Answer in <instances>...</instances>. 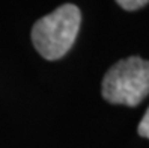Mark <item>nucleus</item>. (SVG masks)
Instances as JSON below:
<instances>
[{
    "instance_id": "obj_3",
    "label": "nucleus",
    "mask_w": 149,
    "mask_h": 148,
    "mask_svg": "<svg viewBox=\"0 0 149 148\" xmlns=\"http://www.w3.org/2000/svg\"><path fill=\"white\" fill-rule=\"evenodd\" d=\"M116 3L125 11H137L149 3V0H116Z\"/></svg>"
},
{
    "instance_id": "obj_4",
    "label": "nucleus",
    "mask_w": 149,
    "mask_h": 148,
    "mask_svg": "<svg viewBox=\"0 0 149 148\" xmlns=\"http://www.w3.org/2000/svg\"><path fill=\"white\" fill-rule=\"evenodd\" d=\"M137 132H139V135L142 136V137L149 139V107L146 110V114L143 115L142 121H140V124L137 127Z\"/></svg>"
},
{
    "instance_id": "obj_1",
    "label": "nucleus",
    "mask_w": 149,
    "mask_h": 148,
    "mask_svg": "<svg viewBox=\"0 0 149 148\" xmlns=\"http://www.w3.org/2000/svg\"><path fill=\"white\" fill-rule=\"evenodd\" d=\"M80 23L81 12L75 5L66 3L59 6L33 24V47L47 60L63 58L75 42Z\"/></svg>"
},
{
    "instance_id": "obj_2",
    "label": "nucleus",
    "mask_w": 149,
    "mask_h": 148,
    "mask_svg": "<svg viewBox=\"0 0 149 148\" xmlns=\"http://www.w3.org/2000/svg\"><path fill=\"white\" fill-rule=\"evenodd\" d=\"M101 92L110 104H140L149 94V60L139 56L120 59L104 76Z\"/></svg>"
}]
</instances>
